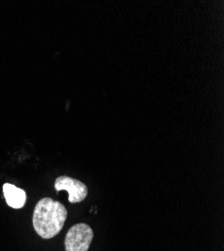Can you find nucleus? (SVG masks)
<instances>
[{"instance_id": "f257e3e1", "label": "nucleus", "mask_w": 224, "mask_h": 251, "mask_svg": "<svg viewBox=\"0 0 224 251\" xmlns=\"http://www.w3.org/2000/svg\"><path fill=\"white\" fill-rule=\"evenodd\" d=\"M67 217L68 211L64 204L46 197L35 205L32 215L33 228L42 238L50 239L62 231Z\"/></svg>"}, {"instance_id": "f03ea898", "label": "nucleus", "mask_w": 224, "mask_h": 251, "mask_svg": "<svg viewBox=\"0 0 224 251\" xmlns=\"http://www.w3.org/2000/svg\"><path fill=\"white\" fill-rule=\"evenodd\" d=\"M94 239V231L90 225L77 223L70 228L66 235V251H88Z\"/></svg>"}, {"instance_id": "7ed1b4c3", "label": "nucleus", "mask_w": 224, "mask_h": 251, "mask_svg": "<svg viewBox=\"0 0 224 251\" xmlns=\"http://www.w3.org/2000/svg\"><path fill=\"white\" fill-rule=\"evenodd\" d=\"M54 188L57 192L65 190L69 193L70 203H78L84 201L88 196V187L79 180L69 176H60L54 182Z\"/></svg>"}, {"instance_id": "20e7f679", "label": "nucleus", "mask_w": 224, "mask_h": 251, "mask_svg": "<svg viewBox=\"0 0 224 251\" xmlns=\"http://www.w3.org/2000/svg\"><path fill=\"white\" fill-rule=\"evenodd\" d=\"M3 195L8 206L14 209L23 208L26 202L25 191L9 183L3 185Z\"/></svg>"}]
</instances>
